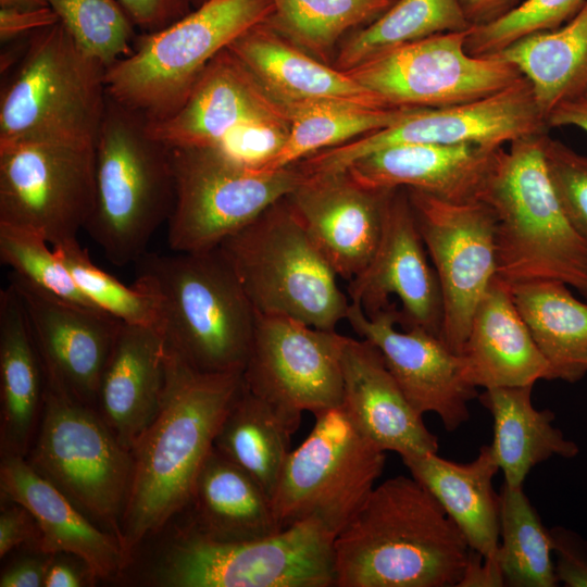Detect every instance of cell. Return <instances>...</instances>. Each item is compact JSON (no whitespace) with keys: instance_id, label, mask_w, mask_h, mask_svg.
Masks as SVG:
<instances>
[{"instance_id":"cell-1","label":"cell","mask_w":587,"mask_h":587,"mask_svg":"<svg viewBox=\"0 0 587 587\" xmlns=\"http://www.w3.org/2000/svg\"><path fill=\"white\" fill-rule=\"evenodd\" d=\"M242 387V372H202L166 349L160 408L130 449L132 477L118 537L128 558L189 504L216 433Z\"/></svg>"},{"instance_id":"cell-2","label":"cell","mask_w":587,"mask_h":587,"mask_svg":"<svg viewBox=\"0 0 587 587\" xmlns=\"http://www.w3.org/2000/svg\"><path fill=\"white\" fill-rule=\"evenodd\" d=\"M337 587H458L472 549L414 477L375 486L336 535Z\"/></svg>"},{"instance_id":"cell-3","label":"cell","mask_w":587,"mask_h":587,"mask_svg":"<svg viewBox=\"0 0 587 587\" xmlns=\"http://www.w3.org/2000/svg\"><path fill=\"white\" fill-rule=\"evenodd\" d=\"M135 264L134 285L155 297L168 351L202 372H243L257 312L220 247L147 252Z\"/></svg>"},{"instance_id":"cell-4","label":"cell","mask_w":587,"mask_h":587,"mask_svg":"<svg viewBox=\"0 0 587 587\" xmlns=\"http://www.w3.org/2000/svg\"><path fill=\"white\" fill-rule=\"evenodd\" d=\"M541 133L499 150L479 200L496 220L497 277L558 279L587 291V243L565 218L545 164Z\"/></svg>"},{"instance_id":"cell-5","label":"cell","mask_w":587,"mask_h":587,"mask_svg":"<svg viewBox=\"0 0 587 587\" xmlns=\"http://www.w3.org/2000/svg\"><path fill=\"white\" fill-rule=\"evenodd\" d=\"M173 203L170 148L140 114L108 97L95 142V202L84 229L114 265L136 263Z\"/></svg>"},{"instance_id":"cell-6","label":"cell","mask_w":587,"mask_h":587,"mask_svg":"<svg viewBox=\"0 0 587 587\" xmlns=\"http://www.w3.org/2000/svg\"><path fill=\"white\" fill-rule=\"evenodd\" d=\"M107 67L61 22L27 38L0 92V143L95 145L105 111Z\"/></svg>"},{"instance_id":"cell-7","label":"cell","mask_w":587,"mask_h":587,"mask_svg":"<svg viewBox=\"0 0 587 587\" xmlns=\"http://www.w3.org/2000/svg\"><path fill=\"white\" fill-rule=\"evenodd\" d=\"M272 0H207L153 33L105 70L107 93L148 122L172 116L209 63L252 26L265 22Z\"/></svg>"},{"instance_id":"cell-8","label":"cell","mask_w":587,"mask_h":587,"mask_svg":"<svg viewBox=\"0 0 587 587\" xmlns=\"http://www.w3.org/2000/svg\"><path fill=\"white\" fill-rule=\"evenodd\" d=\"M220 249L258 314L336 330L350 301L337 274L283 198L227 237Z\"/></svg>"},{"instance_id":"cell-9","label":"cell","mask_w":587,"mask_h":587,"mask_svg":"<svg viewBox=\"0 0 587 587\" xmlns=\"http://www.w3.org/2000/svg\"><path fill=\"white\" fill-rule=\"evenodd\" d=\"M174 203L166 222L174 252L218 247L307 177L292 164L265 171L216 147L170 148Z\"/></svg>"},{"instance_id":"cell-10","label":"cell","mask_w":587,"mask_h":587,"mask_svg":"<svg viewBox=\"0 0 587 587\" xmlns=\"http://www.w3.org/2000/svg\"><path fill=\"white\" fill-rule=\"evenodd\" d=\"M314 416L311 433L287 457L272 503L282 529L315 521L336 536L374 489L385 451L342 405Z\"/></svg>"},{"instance_id":"cell-11","label":"cell","mask_w":587,"mask_h":587,"mask_svg":"<svg viewBox=\"0 0 587 587\" xmlns=\"http://www.w3.org/2000/svg\"><path fill=\"white\" fill-rule=\"evenodd\" d=\"M304 521L271 536L217 541L185 528L161 562L155 580L170 587H329L334 539Z\"/></svg>"},{"instance_id":"cell-12","label":"cell","mask_w":587,"mask_h":587,"mask_svg":"<svg viewBox=\"0 0 587 587\" xmlns=\"http://www.w3.org/2000/svg\"><path fill=\"white\" fill-rule=\"evenodd\" d=\"M29 464L117 538L132 454L91 409L46 378L41 423Z\"/></svg>"},{"instance_id":"cell-13","label":"cell","mask_w":587,"mask_h":587,"mask_svg":"<svg viewBox=\"0 0 587 587\" xmlns=\"http://www.w3.org/2000/svg\"><path fill=\"white\" fill-rule=\"evenodd\" d=\"M95 202V145L0 143V223L30 229L51 247L77 239Z\"/></svg>"},{"instance_id":"cell-14","label":"cell","mask_w":587,"mask_h":587,"mask_svg":"<svg viewBox=\"0 0 587 587\" xmlns=\"http://www.w3.org/2000/svg\"><path fill=\"white\" fill-rule=\"evenodd\" d=\"M470 29L407 42L346 72L386 108L436 109L496 93L521 77L497 55L466 51Z\"/></svg>"},{"instance_id":"cell-15","label":"cell","mask_w":587,"mask_h":587,"mask_svg":"<svg viewBox=\"0 0 587 587\" xmlns=\"http://www.w3.org/2000/svg\"><path fill=\"white\" fill-rule=\"evenodd\" d=\"M529 83L521 77L507 88L474 101L436 109H414L396 124L298 162L308 175L342 172L374 151L403 143L503 147L546 133Z\"/></svg>"},{"instance_id":"cell-16","label":"cell","mask_w":587,"mask_h":587,"mask_svg":"<svg viewBox=\"0 0 587 587\" xmlns=\"http://www.w3.org/2000/svg\"><path fill=\"white\" fill-rule=\"evenodd\" d=\"M405 189L440 286V337L460 354L475 309L497 276L496 220L480 200L451 202Z\"/></svg>"},{"instance_id":"cell-17","label":"cell","mask_w":587,"mask_h":587,"mask_svg":"<svg viewBox=\"0 0 587 587\" xmlns=\"http://www.w3.org/2000/svg\"><path fill=\"white\" fill-rule=\"evenodd\" d=\"M344 337L289 316L257 313L245 385L298 428L303 412L342 404Z\"/></svg>"},{"instance_id":"cell-18","label":"cell","mask_w":587,"mask_h":587,"mask_svg":"<svg viewBox=\"0 0 587 587\" xmlns=\"http://www.w3.org/2000/svg\"><path fill=\"white\" fill-rule=\"evenodd\" d=\"M346 320L361 338L377 347L419 414L435 413L448 432L469 421V402L478 397L477 388L465 379L460 354L440 336L419 326L398 329L395 304L366 315L359 303L350 301Z\"/></svg>"},{"instance_id":"cell-19","label":"cell","mask_w":587,"mask_h":587,"mask_svg":"<svg viewBox=\"0 0 587 587\" xmlns=\"http://www.w3.org/2000/svg\"><path fill=\"white\" fill-rule=\"evenodd\" d=\"M9 286L24 308L47 380L84 403H96L121 321L46 291L13 272Z\"/></svg>"},{"instance_id":"cell-20","label":"cell","mask_w":587,"mask_h":587,"mask_svg":"<svg viewBox=\"0 0 587 587\" xmlns=\"http://www.w3.org/2000/svg\"><path fill=\"white\" fill-rule=\"evenodd\" d=\"M348 294L366 315L385 309L396 296L401 302L398 325L419 326L440 336V286L427 261L405 188L391 192L378 248L369 265L350 280Z\"/></svg>"},{"instance_id":"cell-21","label":"cell","mask_w":587,"mask_h":587,"mask_svg":"<svg viewBox=\"0 0 587 587\" xmlns=\"http://www.w3.org/2000/svg\"><path fill=\"white\" fill-rule=\"evenodd\" d=\"M392 191L335 172L307 175L286 198L337 276L351 280L378 248Z\"/></svg>"},{"instance_id":"cell-22","label":"cell","mask_w":587,"mask_h":587,"mask_svg":"<svg viewBox=\"0 0 587 587\" xmlns=\"http://www.w3.org/2000/svg\"><path fill=\"white\" fill-rule=\"evenodd\" d=\"M267 117L288 113L226 48L209 63L178 111L148 122V128L168 148L215 147L236 127Z\"/></svg>"},{"instance_id":"cell-23","label":"cell","mask_w":587,"mask_h":587,"mask_svg":"<svg viewBox=\"0 0 587 587\" xmlns=\"http://www.w3.org/2000/svg\"><path fill=\"white\" fill-rule=\"evenodd\" d=\"M1 494L25 508L38 530L39 551L78 558L95 578H109L126 565L128 557L118 538L98 528L59 488L21 455L3 454Z\"/></svg>"},{"instance_id":"cell-24","label":"cell","mask_w":587,"mask_h":587,"mask_svg":"<svg viewBox=\"0 0 587 587\" xmlns=\"http://www.w3.org/2000/svg\"><path fill=\"white\" fill-rule=\"evenodd\" d=\"M340 363L341 405L377 447L402 460L437 453V437L407 400L375 345L345 336Z\"/></svg>"},{"instance_id":"cell-25","label":"cell","mask_w":587,"mask_h":587,"mask_svg":"<svg viewBox=\"0 0 587 587\" xmlns=\"http://www.w3.org/2000/svg\"><path fill=\"white\" fill-rule=\"evenodd\" d=\"M502 147L403 143L369 153L347 166L370 189H416L451 202L479 200Z\"/></svg>"},{"instance_id":"cell-26","label":"cell","mask_w":587,"mask_h":587,"mask_svg":"<svg viewBox=\"0 0 587 587\" xmlns=\"http://www.w3.org/2000/svg\"><path fill=\"white\" fill-rule=\"evenodd\" d=\"M460 357L464 377L475 388L534 386L539 379H553L510 285L497 276L475 309Z\"/></svg>"},{"instance_id":"cell-27","label":"cell","mask_w":587,"mask_h":587,"mask_svg":"<svg viewBox=\"0 0 587 587\" xmlns=\"http://www.w3.org/2000/svg\"><path fill=\"white\" fill-rule=\"evenodd\" d=\"M227 49L285 108L317 101L386 108L346 71L312 57L265 22L246 30Z\"/></svg>"},{"instance_id":"cell-28","label":"cell","mask_w":587,"mask_h":587,"mask_svg":"<svg viewBox=\"0 0 587 587\" xmlns=\"http://www.w3.org/2000/svg\"><path fill=\"white\" fill-rule=\"evenodd\" d=\"M165 360V341L157 326L121 322L96 403L101 417L128 450L160 408Z\"/></svg>"},{"instance_id":"cell-29","label":"cell","mask_w":587,"mask_h":587,"mask_svg":"<svg viewBox=\"0 0 587 587\" xmlns=\"http://www.w3.org/2000/svg\"><path fill=\"white\" fill-rule=\"evenodd\" d=\"M410 474L438 501L470 548L486 559L497 557L499 495L492 478L499 471L490 445L471 462L458 463L426 453L402 460Z\"/></svg>"},{"instance_id":"cell-30","label":"cell","mask_w":587,"mask_h":587,"mask_svg":"<svg viewBox=\"0 0 587 587\" xmlns=\"http://www.w3.org/2000/svg\"><path fill=\"white\" fill-rule=\"evenodd\" d=\"M45 367L24 308L8 286L0 291L2 454L25 457L41 413Z\"/></svg>"},{"instance_id":"cell-31","label":"cell","mask_w":587,"mask_h":587,"mask_svg":"<svg viewBox=\"0 0 587 587\" xmlns=\"http://www.w3.org/2000/svg\"><path fill=\"white\" fill-rule=\"evenodd\" d=\"M192 522L186 527L217 541L264 538L282 530L265 490L214 448L197 477Z\"/></svg>"},{"instance_id":"cell-32","label":"cell","mask_w":587,"mask_h":587,"mask_svg":"<svg viewBox=\"0 0 587 587\" xmlns=\"http://www.w3.org/2000/svg\"><path fill=\"white\" fill-rule=\"evenodd\" d=\"M533 386L485 389L478 399L494 420L490 445L504 483L523 487L537 464L553 455L575 457L578 446L553 425L554 413L538 410L532 401Z\"/></svg>"},{"instance_id":"cell-33","label":"cell","mask_w":587,"mask_h":587,"mask_svg":"<svg viewBox=\"0 0 587 587\" xmlns=\"http://www.w3.org/2000/svg\"><path fill=\"white\" fill-rule=\"evenodd\" d=\"M495 55L529 83L547 123L555 108L587 95V0L562 26L529 34Z\"/></svg>"},{"instance_id":"cell-34","label":"cell","mask_w":587,"mask_h":587,"mask_svg":"<svg viewBox=\"0 0 587 587\" xmlns=\"http://www.w3.org/2000/svg\"><path fill=\"white\" fill-rule=\"evenodd\" d=\"M513 301L537 347L549 362L553 379L580 380L587 373V302L558 279L510 285Z\"/></svg>"},{"instance_id":"cell-35","label":"cell","mask_w":587,"mask_h":587,"mask_svg":"<svg viewBox=\"0 0 587 587\" xmlns=\"http://www.w3.org/2000/svg\"><path fill=\"white\" fill-rule=\"evenodd\" d=\"M297 428L245 385L226 413L213 448L247 472L272 499Z\"/></svg>"},{"instance_id":"cell-36","label":"cell","mask_w":587,"mask_h":587,"mask_svg":"<svg viewBox=\"0 0 587 587\" xmlns=\"http://www.w3.org/2000/svg\"><path fill=\"white\" fill-rule=\"evenodd\" d=\"M415 108H372L334 101L298 103L286 108L290 129L286 142L265 171L292 165L325 149L389 127Z\"/></svg>"},{"instance_id":"cell-37","label":"cell","mask_w":587,"mask_h":587,"mask_svg":"<svg viewBox=\"0 0 587 587\" xmlns=\"http://www.w3.org/2000/svg\"><path fill=\"white\" fill-rule=\"evenodd\" d=\"M470 28L459 0H396L379 17L344 42L335 67L347 71L390 48Z\"/></svg>"},{"instance_id":"cell-38","label":"cell","mask_w":587,"mask_h":587,"mask_svg":"<svg viewBox=\"0 0 587 587\" xmlns=\"http://www.w3.org/2000/svg\"><path fill=\"white\" fill-rule=\"evenodd\" d=\"M500 532L497 558L504 584L554 587L552 540L522 487L503 484L499 494Z\"/></svg>"},{"instance_id":"cell-39","label":"cell","mask_w":587,"mask_h":587,"mask_svg":"<svg viewBox=\"0 0 587 587\" xmlns=\"http://www.w3.org/2000/svg\"><path fill=\"white\" fill-rule=\"evenodd\" d=\"M265 23L324 63L346 32L367 25L396 0H272Z\"/></svg>"},{"instance_id":"cell-40","label":"cell","mask_w":587,"mask_h":587,"mask_svg":"<svg viewBox=\"0 0 587 587\" xmlns=\"http://www.w3.org/2000/svg\"><path fill=\"white\" fill-rule=\"evenodd\" d=\"M59 21L105 67L128 55L135 26L117 0H48Z\"/></svg>"},{"instance_id":"cell-41","label":"cell","mask_w":587,"mask_h":587,"mask_svg":"<svg viewBox=\"0 0 587 587\" xmlns=\"http://www.w3.org/2000/svg\"><path fill=\"white\" fill-rule=\"evenodd\" d=\"M52 248L97 308L123 323L158 327V303L152 294L134 284L126 286L98 267L77 239Z\"/></svg>"},{"instance_id":"cell-42","label":"cell","mask_w":587,"mask_h":587,"mask_svg":"<svg viewBox=\"0 0 587 587\" xmlns=\"http://www.w3.org/2000/svg\"><path fill=\"white\" fill-rule=\"evenodd\" d=\"M39 234L0 223V260L35 286L65 300L97 308L77 287L53 248ZM100 310V309H99Z\"/></svg>"},{"instance_id":"cell-43","label":"cell","mask_w":587,"mask_h":587,"mask_svg":"<svg viewBox=\"0 0 587 587\" xmlns=\"http://www.w3.org/2000/svg\"><path fill=\"white\" fill-rule=\"evenodd\" d=\"M586 0H525L512 12L471 28L466 51L472 55H495L514 41L537 32L555 29L582 9Z\"/></svg>"},{"instance_id":"cell-44","label":"cell","mask_w":587,"mask_h":587,"mask_svg":"<svg viewBox=\"0 0 587 587\" xmlns=\"http://www.w3.org/2000/svg\"><path fill=\"white\" fill-rule=\"evenodd\" d=\"M544 158L565 218L587 243V157L551 138L547 133L544 136Z\"/></svg>"},{"instance_id":"cell-45","label":"cell","mask_w":587,"mask_h":587,"mask_svg":"<svg viewBox=\"0 0 587 587\" xmlns=\"http://www.w3.org/2000/svg\"><path fill=\"white\" fill-rule=\"evenodd\" d=\"M289 129L288 117L253 120L233 129L215 147L247 165L262 167L282 149Z\"/></svg>"},{"instance_id":"cell-46","label":"cell","mask_w":587,"mask_h":587,"mask_svg":"<svg viewBox=\"0 0 587 587\" xmlns=\"http://www.w3.org/2000/svg\"><path fill=\"white\" fill-rule=\"evenodd\" d=\"M557 555L554 573L566 587H587V545L574 532L555 527L550 530Z\"/></svg>"},{"instance_id":"cell-47","label":"cell","mask_w":587,"mask_h":587,"mask_svg":"<svg viewBox=\"0 0 587 587\" xmlns=\"http://www.w3.org/2000/svg\"><path fill=\"white\" fill-rule=\"evenodd\" d=\"M134 26L153 33L178 21L191 10L192 0H117Z\"/></svg>"},{"instance_id":"cell-48","label":"cell","mask_w":587,"mask_h":587,"mask_svg":"<svg viewBox=\"0 0 587 587\" xmlns=\"http://www.w3.org/2000/svg\"><path fill=\"white\" fill-rule=\"evenodd\" d=\"M58 15L50 7L36 9L0 8V41L9 43L57 24Z\"/></svg>"},{"instance_id":"cell-49","label":"cell","mask_w":587,"mask_h":587,"mask_svg":"<svg viewBox=\"0 0 587 587\" xmlns=\"http://www.w3.org/2000/svg\"><path fill=\"white\" fill-rule=\"evenodd\" d=\"M12 503L0 512V558L21 544L33 539L38 544L39 539V530L30 513L22 505Z\"/></svg>"},{"instance_id":"cell-50","label":"cell","mask_w":587,"mask_h":587,"mask_svg":"<svg viewBox=\"0 0 587 587\" xmlns=\"http://www.w3.org/2000/svg\"><path fill=\"white\" fill-rule=\"evenodd\" d=\"M505 586L498 558L486 559L471 551L458 587H501Z\"/></svg>"},{"instance_id":"cell-51","label":"cell","mask_w":587,"mask_h":587,"mask_svg":"<svg viewBox=\"0 0 587 587\" xmlns=\"http://www.w3.org/2000/svg\"><path fill=\"white\" fill-rule=\"evenodd\" d=\"M53 555L47 559L30 558L18 561L0 577V587L43 586L47 570Z\"/></svg>"},{"instance_id":"cell-52","label":"cell","mask_w":587,"mask_h":587,"mask_svg":"<svg viewBox=\"0 0 587 587\" xmlns=\"http://www.w3.org/2000/svg\"><path fill=\"white\" fill-rule=\"evenodd\" d=\"M525 0H459L472 27L489 24L520 7Z\"/></svg>"},{"instance_id":"cell-53","label":"cell","mask_w":587,"mask_h":587,"mask_svg":"<svg viewBox=\"0 0 587 587\" xmlns=\"http://www.w3.org/2000/svg\"><path fill=\"white\" fill-rule=\"evenodd\" d=\"M547 126H574L587 134V95L555 108L547 117Z\"/></svg>"},{"instance_id":"cell-54","label":"cell","mask_w":587,"mask_h":587,"mask_svg":"<svg viewBox=\"0 0 587 587\" xmlns=\"http://www.w3.org/2000/svg\"><path fill=\"white\" fill-rule=\"evenodd\" d=\"M84 585L80 575L67 563L53 562L47 570L45 587H79Z\"/></svg>"},{"instance_id":"cell-55","label":"cell","mask_w":587,"mask_h":587,"mask_svg":"<svg viewBox=\"0 0 587 587\" xmlns=\"http://www.w3.org/2000/svg\"><path fill=\"white\" fill-rule=\"evenodd\" d=\"M49 7L48 0H0V8L36 9Z\"/></svg>"},{"instance_id":"cell-56","label":"cell","mask_w":587,"mask_h":587,"mask_svg":"<svg viewBox=\"0 0 587 587\" xmlns=\"http://www.w3.org/2000/svg\"><path fill=\"white\" fill-rule=\"evenodd\" d=\"M193 1V4H196L197 7L202 4L203 2H205L207 0H192Z\"/></svg>"},{"instance_id":"cell-57","label":"cell","mask_w":587,"mask_h":587,"mask_svg":"<svg viewBox=\"0 0 587 587\" xmlns=\"http://www.w3.org/2000/svg\"><path fill=\"white\" fill-rule=\"evenodd\" d=\"M583 297H584V298L586 299V301H587V291L585 292V295H584Z\"/></svg>"}]
</instances>
